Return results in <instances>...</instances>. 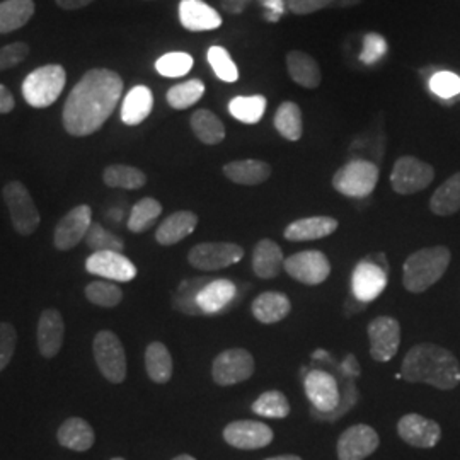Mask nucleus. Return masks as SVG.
<instances>
[{
    "instance_id": "f257e3e1",
    "label": "nucleus",
    "mask_w": 460,
    "mask_h": 460,
    "mask_svg": "<svg viewBox=\"0 0 460 460\" xmlns=\"http://www.w3.org/2000/svg\"><path fill=\"white\" fill-rule=\"evenodd\" d=\"M123 94V79L115 70L93 68L74 85L62 111V123L72 137H89L115 113Z\"/></svg>"
},
{
    "instance_id": "f03ea898",
    "label": "nucleus",
    "mask_w": 460,
    "mask_h": 460,
    "mask_svg": "<svg viewBox=\"0 0 460 460\" xmlns=\"http://www.w3.org/2000/svg\"><path fill=\"white\" fill-rule=\"evenodd\" d=\"M401 377L411 384H428L440 391H450L460 384V363L442 346L421 343L406 353Z\"/></svg>"
},
{
    "instance_id": "7ed1b4c3",
    "label": "nucleus",
    "mask_w": 460,
    "mask_h": 460,
    "mask_svg": "<svg viewBox=\"0 0 460 460\" xmlns=\"http://www.w3.org/2000/svg\"><path fill=\"white\" fill-rule=\"evenodd\" d=\"M452 260L450 249L445 246L425 247L404 261L402 285L411 294H421L442 279Z\"/></svg>"
},
{
    "instance_id": "20e7f679",
    "label": "nucleus",
    "mask_w": 460,
    "mask_h": 460,
    "mask_svg": "<svg viewBox=\"0 0 460 460\" xmlns=\"http://www.w3.org/2000/svg\"><path fill=\"white\" fill-rule=\"evenodd\" d=\"M66 68L58 64L38 66L22 81V98L36 110L49 108L66 87Z\"/></svg>"
},
{
    "instance_id": "39448f33",
    "label": "nucleus",
    "mask_w": 460,
    "mask_h": 460,
    "mask_svg": "<svg viewBox=\"0 0 460 460\" xmlns=\"http://www.w3.org/2000/svg\"><path fill=\"white\" fill-rule=\"evenodd\" d=\"M378 165L367 159H353L332 176V188L348 198L370 197L377 186Z\"/></svg>"
},
{
    "instance_id": "423d86ee",
    "label": "nucleus",
    "mask_w": 460,
    "mask_h": 460,
    "mask_svg": "<svg viewBox=\"0 0 460 460\" xmlns=\"http://www.w3.org/2000/svg\"><path fill=\"white\" fill-rule=\"evenodd\" d=\"M2 197L17 234L22 237L33 235L40 227L41 215L34 205L30 190L21 181L7 182L2 190Z\"/></svg>"
},
{
    "instance_id": "0eeeda50",
    "label": "nucleus",
    "mask_w": 460,
    "mask_h": 460,
    "mask_svg": "<svg viewBox=\"0 0 460 460\" xmlns=\"http://www.w3.org/2000/svg\"><path fill=\"white\" fill-rule=\"evenodd\" d=\"M93 353L102 377L111 384H121L127 378V355L121 340L113 331H99L93 341Z\"/></svg>"
},
{
    "instance_id": "6e6552de",
    "label": "nucleus",
    "mask_w": 460,
    "mask_h": 460,
    "mask_svg": "<svg viewBox=\"0 0 460 460\" xmlns=\"http://www.w3.org/2000/svg\"><path fill=\"white\" fill-rule=\"evenodd\" d=\"M435 180V169L428 163H423L411 155L399 157L391 172V186L399 195H414Z\"/></svg>"
},
{
    "instance_id": "1a4fd4ad",
    "label": "nucleus",
    "mask_w": 460,
    "mask_h": 460,
    "mask_svg": "<svg viewBox=\"0 0 460 460\" xmlns=\"http://www.w3.org/2000/svg\"><path fill=\"white\" fill-rule=\"evenodd\" d=\"M254 374V358L243 348L226 349L215 357L212 377L215 384L229 387L241 384Z\"/></svg>"
},
{
    "instance_id": "9d476101",
    "label": "nucleus",
    "mask_w": 460,
    "mask_h": 460,
    "mask_svg": "<svg viewBox=\"0 0 460 460\" xmlns=\"http://www.w3.org/2000/svg\"><path fill=\"white\" fill-rule=\"evenodd\" d=\"M305 394L309 397L314 410L321 418L328 420L331 414L340 410L341 395L336 378L324 370H311L304 380Z\"/></svg>"
},
{
    "instance_id": "9b49d317",
    "label": "nucleus",
    "mask_w": 460,
    "mask_h": 460,
    "mask_svg": "<svg viewBox=\"0 0 460 460\" xmlns=\"http://www.w3.org/2000/svg\"><path fill=\"white\" fill-rule=\"evenodd\" d=\"M244 258V249L232 243H203L190 251L188 261L199 271H217Z\"/></svg>"
},
{
    "instance_id": "f8f14e48",
    "label": "nucleus",
    "mask_w": 460,
    "mask_h": 460,
    "mask_svg": "<svg viewBox=\"0 0 460 460\" xmlns=\"http://www.w3.org/2000/svg\"><path fill=\"white\" fill-rule=\"evenodd\" d=\"M93 226V210L89 205H77L60 218L53 232V244L58 251H70L81 244Z\"/></svg>"
},
{
    "instance_id": "ddd939ff",
    "label": "nucleus",
    "mask_w": 460,
    "mask_h": 460,
    "mask_svg": "<svg viewBox=\"0 0 460 460\" xmlns=\"http://www.w3.org/2000/svg\"><path fill=\"white\" fill-rule=\"evenodd\" d=\"M283 270L304 285H319L329 279L331 263L321 251H302L287 258Z\"/></svg>"
},
{
    "instance_id": "4468645a",
    "label": "nucleus",
    "mask_w": 460,
    "mask_h": 460,
    "mask_svg": "<svg viewBox=\"0 0 460 460\" xmlns=\"http://www.w3.org/2000/svg\"><path fill=\"white\" fill-rule=\"evenodd\" d=\"M370 355L376 362L393 360L401 345V324L394 317L380 315L368 324Z\"/></svg>"
},
{
    "instance_id": "2eb2a0df",
    "label": "nucleus",
    "mask_w": 460,
    "mask_h": 460,
    "mask_svg": "<svg viewBox=\"0 0 460 460\" xmlns=\"http://www.w3.org/2000/svg\"><path fill=\"white\" fill-rule=\"evenodd\" d=\"M87 273L106 279L108 281H132L137 277V266L123 254L116 251L93 252L85 260Z\"/></svg>"
},
{
    "instance_id": "dca6fc26",
    "label": "nucleus",
    "mask_w": 460,
    "mask_h": 460,
    "mask_svg": "<svg viewBox=\"0 0 460 460\" xmlns=\"http://www.w3.org/2000/svg\"><path fill=\"white\" fill-rule=\"evenodd\" d=\"M380 445L378 433L368 425H353L343 431L338 440V459L365 460L370 457Z\"/></svg>"
},
{
    "instance_id": "f3484780",
    "label": "nucleus",
    "mask_w": 460,
    "mask_h": 460,
    "mask_svg": "<svg viewBox=\"0 0 460 460\" xmlns=\"http://www.w3.org/2000/svg\"><path fill=\"white\" fill-rule=\"evenodd\" d=\"M273 429L261 421H232L224 428V440L239 450H256L273 442Z\"/></svg>"
},
{
    "instance_id": "a211bd4d",
    "label": "nucleus",
    "mask_w": 460,
    "mask_h": 460,
    "mask_svg": "<svg viewBox=\"0 0 460 460\" xmlns=\"http://www.w3.org/2000/svg\"><path fill=\"white\" fill-rule=\"evenodd\" d=\"M397 433L406 444L416 448H431L442 438L440 425L416 412L406 414L399 420Z\"/></svg>"
},
{
    "instance_id": "6ab92c4d",
    "label": "nucleus",
    "mask_w": 460,
    "mask_h": 460,
    "mask_svg": "<svg viewBox=\"0 0 460 460\" xmlns=\"http://www.w3.org/2000/svg\"><path fill=\"white\" fill-rule=\"evenodd\" d=\"M387 287V270L370 260H365L353 271L351 292L357 300L368 304L382 296Z\"/></svg>"
},
{
    "instance_id": "aec40b11",
    "label": "nucleus",
    "mask_w": 460,
    "mask_h": 460,
    "mask_svg": "<svg viewBox=\"0 0 460 460\" xmlns=\"http://www.w3.org/2000/svg\"><path fill=\"white\" fill-rule=\"evenodd\" d=\"M36 340H38L40 355L43 358L49 360L60 353L66 340V321L60 311L45 309L40 314Z\"/></svg>"
},
{
    "instance_id": "412c9836",
    "label": "nucleus",
    "mask_w": 460,
    "mask_h": 460,
    "mask_svg": "<svg viewBox=\"0 0 460 460\" xmlns=\"http://www.w3.org/2000/svg\"><path fill=\"white\" fill-rule=\"evenodd\" d=\"M178 13L182 28L191 33L215 31L224 22L220 13L203 0H181Z\"/></svg>"
},
{
    "instance_id": "4be33fe9",
    "label": "nucleus",
    "mask_w": 460,
    "mask_h": 460,
    "mask_svg": "<svg viewBox=\"0 0 460 460\" xmlns=\"http://www.w3.org/2000/svg\"><path fill=\"white\" fill-rule=\"evenodd\" d=\"M338 220L332 217H307V218H298L292 222L285 229V239L292 243H305V241H317L323 237H328L334 234L338 229Z\"/></svg>"
},
{
    "instance_id": "5701e85b",
    "label": "nucleus",
    "mask_w": 460,
    "mask_h": 460,
    "mask_svg": "<svg viewBox=\"0 0 460 460\" xmlns=\"http://www.w3.org/2000/svg\"><path fill=\"white\" fill-rule=\"evenodd\" d=\"M237 287L230 279H212L208 281L197 296L198 309L203 315H215L222 313L235 298Z\"/></svg>"
},
{
    "instance_id": "b1692460",
    "label": "nucleus",
    "mask_w": 460,
    "mask_h": 460,
    "mask_svg": "<svg viewBox=\"0 0 460 460\" xmlns=\"http://www.w3.org/2000/svg\"><path fill=\"white\" fill-rule=\"evenodd\" d=\"M287 70L294 83L305 87V89H317L323 83V72L321 66L315 62L309 53L292 49L285 57Z\"/></svg>"
},
{
    "instance_id": "393cba45",
    "label": "nucleus",
    "mask_w": 460,
    "mask_h": 460,
    "mask_svg": "<svg viewBox=\"0 0 460 460\" xmlns=\"http://www.w3.org/2000/svg\"><path fill=\"white\" fill-rule=\"evenodd\" d=\"M198 226V215L190 210H180L176 214L169 215L163 224L157 227L155 241L161 246H174L191 235Z\"/></svg>"
},
{
    "instance_id": "a878e982",
    "label": "nucleus",
    "mask_w": 460,
    "mask_h": 460,
    "mask_svg": "<svg viewBox=\"0 0 460 460\" xmlns=\"http://www.w3.org/2000/svg\"><path fill=\"white\" fill-rule=\"evenodd\" d=\"M57 440L68 450L87 452L96 442V433L83 418H68L58 428Z\"/></svg>"
},
{
    "instance_id": "bb28decb",
    "label": "nucleus",
    "mask_w": 460,
    "mask_h": 460,
    "mask_svg": "<svg viewBox=\"0 0 460 460\" xmlns=\"http://www.w3.org/2000/svg\"><path fill=\"white\" fill-rule=\"evenodd\" d=\"M154 110V94L147 85H135L128 91L121 104V121L137 127L147 119Z\"/></svg>"
},
{
    "instance_id": "cd10ccee",
    "label": "nucleus",
    "mask_w": 460,
    "mask_h": 460,
    "mask_svg": "<svg viewBox=\"0 0 460 460\" xmlns=\"http://www.w3.org/2000/svg\"><path fill=\"white\" fill-rule=\"evenodd\" d=\"M285 264V256L281 252V247L270 241H260L252 251V270L260 279H277Z\"/></svg>"
},
{
    "instance_id": "c85d7f7f",
    "label": "nucleus",
    "mask_w": 460,
    "mask_h": 460,
    "mask_svg": "<svg viewBox=\"0 0 460 460\" xmlns=\"http://www.w3.org/2000/svg\"><path fill=\"white\" fill-rule=\"evenodd\" d=\"M224 174L229 181L243 186H256L268 181L271 176V165L258 159H244V161H232L224 165Z\"/></svg>"
},
{
    "instance_id": "c756f323",
    "label": "nucleus",
    "mask_w": 460,
    "mask_h": 460,
    "mask_svg": "<svg viewBox=\"0 0 460 460\" xmlns=\"http://www.w3.org/2000/svg\"><path fill=\"white\" fill-rule=\"evenodd\" d=\"M251 311L260 323L275 324L290 314L292 304L290 298L281 292H264L254 298Z\"/></svg>"
},
{
    "instance_id": "7c9ffc66",
    "label": "nucleus",
    "mask_w": 460,
    "mask_h": 460,
    "mask_svg": "<svg viewBox=\"0 0 460 460\" xmlns=\"http://www.w3.org/2000/svg\"><path fill=\"white\" fill-rule=\"evenodd\" d=\"M33 0H4L0 2V34L14 33L26 26L34 16Z\"/></svg>"
},
{
    "instance_id": "2f4dec72",
    "label": "nucleus",
    "mask_w": 460,
    "mask_h": 460,
    "mask_svg": "<svg viewBox=\"0 0 460 460\" xmlns=\"http://www.w3.org/2000/svg\"><path fill=\"white\" fill-rule=\"evenodd\" d=\"M191 130L205 146H218L226 138V127L210 110H197L190 119Z\"/></svg>"
},
{
    "instance_id": "473e14b6",
    "label": "nucleus",
    "mask_w": 460,
    "mask_h": 460,
    "mask_svg": "<svg viewBox=\"0 0 460 460\" xmlns=\"http://www.w3.org/2000/svg\"><path fill=\"white\" fill-rule=\"evenodd\" d=\"M429 210L438 217H448L460 210V172L450 176L429 198Z\"/></svg>"
},
{
    "instance_id": "72a5a7b5",
    "label": "nucleus",
    "mask_w": 460,
    "mask_h": 460,
    "mask_svg": "<svg viewBox=\"0 0 460 460\" xmlns=\"http://www.w3.org/2000/svg\"><path fill=\"white\" fill-rule=\"evenodd\" d=\"M146 370L152 382L167 384L172 377V357L167 346L161 341H152L146 349Z\"/></svg>"
},
{
    "instance_id": "f704fd0d",
    "label": "nucleus",
    "mask_w": 460,
    "mask_h": 460,
    "mask_svg": "<svg viewBox=\"0 0 460 460\" xmlns=\"http://www.w3.org/2000/svg\"><path fill=\"white\" fill-rule=\"evenodd\" d=\"M273 125L277 132L287 138L288 142H296L302 138L304 133V121H302V110L294 101L281 102L273 118Z\"/></svg>"
},
{
    "instance_id": "c9c22d12",
    "label": "nucleus",
    "mask_w": 460,
    "mask_h": 460,
    "mask_svg": "<svg viewBox=\"0 0 460 460\" xmlns=\"http://www.w3.org/2000/svg\"><path fill=\"white\" fill-rule=\"evenodd\" d=\"M102 181L108 188L140 190L147 184V174L133 165L111 164L102 171Z\"/></svg>"
},
{
    "instance_id": "e433bc0d",
    "label": "nucleus",
    "mask_w": 460,
    "mask_h": 460,
    "mask_svg": "<svg viewBox=\"0 0 460 460\" xmlns=\"http://www.w3.org/2000/svg\"><path fill=\"white\" fill-rule=\"evenodd\" d=\"M163 214V205L155 198H142L133 205L128 217V230L133 234H144L150 229Z\"/></svg>"
},
{
    "instance_id": "4c0bfd02",
    "label": "nucleus",
    "mask_w": 460,
    "mask_h": 460,
    "mask_svg": "<svg viewBox=\"0 0 460 460\" xmlns=\"http://www.w3.org/2000/svg\"><path fill=\"white\" fill-rule=\"evenodd\" d=\"M205 91H207V87H205L203 81H199V79H190V81H186V83L172 85V87L167 91L165 99H167V102H169V106H171L172 110H180V111H182V110H188V108L195 106L198 101L203 98Z\"/></svg>"
},
{
    "instance_id": "58836bf2",
    "label": "nucleus",
    "mask_w": 460,
    "mask_h": 460,
    "mask_svg": "<svg viewBox=\"0 0 460 460\" xmlns=\"http://www.w3.org/2000/svg\"><path fill=\"white\" fill-rule=\"evenodd\" d=\"M266 98L263 96H237L229 102V113L237 121L254 125L264 116Z\"/></svg>"
},
{
    "instance_id": "ea45409f",
    "label": "nucleus",
    "mask_w": 460,
    "mask_h": 460,
    "mask_svg": "<svg viewBox=\"0 0 460 460\" xmlns=\"http://www.w3.org/2000/svg\"><path fill=\"white\" fill-rule=\"evenodd\" d=\"M195 66V60L190 53L186 51H171L165 53L161 58H157L155 62V70L169 79H178L184 77L191 72V68Z\"/></svg>"
},
{
    "instance_id": "a19ab883",
    "label": "nucleus",
    "mask_w": 460,
    "mask_h": 460,
    "mask_svg": "<svg viewBox=\"0 0 460 460\" xmlns=\"http://www.w3.org/2000/svg\"><path fill=\"white\" fill-rule=\"evenodd\" d=\"M208 283L207 279H186L178 287V292L172 298V305L176 311L188 315H203L198 309L197 296L199 290Z\"/></svg>"
},
{
    "instance_id": "79ce46f5",
    "label": "nucleus",
    "mask_w": 460,
    "mask_h": 460,
    "mask_svg": "<svg viewBox=\"0 0 460 460\" xmlns=\"http://www.w3.org/2000/svg\"><path fill=\"white\" fill-rule=\"evenodd\" d=\"M85 296L91 304L98 307L113 309L121 304L123 290L111 281H93L85 287Z\"/></svg>"
},
{
    "instance_id": "37998d69",
    "label": "nucleus",
    "mask_w": 460,
    "mask_h": 460,
    "mask_svg": "<svg viewBox=\"0 0 460 460\" xmlns=\"http://www.w3.org/2000/svg\"><path fill=\"white\" fill-rule=\"evenodd\" d=\"M431 93L445 104H452L460 99V77L448 70H438L429 77Z\"/></svg>"
},
{
    "instance_id": "c03bdc74",
    "label": "nucleus",
    "mask_w": 460,
    "mask_h": 460,
    "mask_svg": "<svg viewBox=\"0 0 460 460\" xmlns=\"http://www.w3.org/2000/svg\"><path fill=\"white\" fill-rule=\"evenodd\" d=\"M251 410L258 416L264 418H287L290 414V402L279 391H270L260 395Z\"/></svg>"
},
{
    "instance_id": "a18cd8bd",
    "label": "nucleus",
    "mask_w": 460,
    "mask_h": 460,
    "mask_svg": "<svg viewBox=\"0 0 460 460\" xmlns=\"http://www.w3.org/2000/svg\"><path fill=\"white\" fill-rule=\"evenodd\" d=\"M207 60L212 66L215 75L224 81L232 84L239 79V70L235 62L230 58V53L224 47H210L207 51Z\"/></svg>"
},
{
    "instance_id": "49530a36",
    "label": "nucleus",
    "mask_w": 460,
    "mask_h": 460,
    "mask_svg": "<svg viewBox=\"0 0 460 460\" xmlns=\"http://www.w3.org/2000/svg\"><path fill=\"white\" fill-rule=\"evenodd\" d=\"M84 241H85V244L93 252H99V251H116V252H121L123 247H125L123 239H119L113 232L104 229L98 222H93V226H91V229L87 232Z\"/></svg>"
},
{
    "instance_id": "de8ad7c7",
    "label": "nucleus",
    "mask_w": 460,
    "mask_h": 460,
    "mask_svg": "<svg viewBox=\"0 0 460 460\" xmlns=\"http://www.w3.org/2000/svg\"><path fill=\"white\" fill-rule=\"evenodd\" d=\"M387 53V41L382 34L368 33L363 38V49L360 62L365 66H376Z\"/></svg>"
},
{
    "instance_id": "09e8293b",
    "label": "nucleus",
    "mask_w": 460,
    "mask_h": 460,
    "mask_svg": "<svg viewBox=\"0 0 460 460\" xmlns=\"http://www.w3.org/2000/svg\"><path fill=\"white\" fill-rule=\"evenodd\" d=\"M17 332L16 328L9 323L0 321V372L11 363L14 351H16Z\"/></svg>"
},
{
    "instance_id": "8fccbe9b",
    "label": "nucleus",
    "mask_w": 460,
    "mask_h": 460,
    "mask_svg": "<svg viewBox=\"0 0 460 460\" xmlns=\"http://www.w3.org/2000/svg\"><path fill=\"white\" fill-rule=\"evenodd\" d=\"M30 55V45L24 41H16L0 49V72L21 66Z\"/></svg>"
},
{
    "instance_id": "3c124183",
    "label": "nucleus",
    "mask_w": 460,
    "mask_h": 460,
    "mask_svg": "<svg viewBox=\"0 0 460 460\" xmlns=\"http://www.w3.org/2000/svg\"><path fill=\"white\" fill-rule=\"evenodd\" d=\"M334 0H287V7L296 16H309L326 7H332Z\"/></svg>"
},
{
    "instance_id": "603ef678",
    "label": "nucleus",
    "mask_w": 460,
    "mask_h": 460,
    "mask_svg": "<svg viewBox=\"0 0 460 460\" xmlns=\"http://www.w3.org/2000/svg\"><path fill=\"white\" fill-rule=\"evenodd\" d=\"M251 2L252 0H220V7H222L224 13L239 16V14H243L246 11L247 5Z\"/></svg>"
},
{
    "instance_id": "864d4df0",
    "label": "nucleus",
    "mask_w": 460,
    "mask_h": 460,
    "mask_svg": "<svg viewBox=\"0 0 460 460\" xmlns=\"http://www.w3.org/2000/svg\"><path fill=\"white\" fill-rule=\"evenodd\" d=\"M16 106V101L14 96L11 94V91L0 84V115H7L14 110Z\"/></svg>"
},
{
    "instance_id": "5fc2aeb1",
    "label": "nucleus",
    "mask_w": 460,
    "mask_h": 460,
    "mask_svg": "<svg viewBox=\"0 0 460 460\" xmlns=\"http://www.w3.org/2000/svg\"><path fill=\"white\" fill-rule=\"evenodd\" d=\"M55 2L64 11H77V9H84V7L91 5L96 0H55Z\"/></svg>"
},
{
    "instance_id": "6e6d98bb",
    "label": "nucleus",
    "mask_w": 460,
    "mask_h": 460,
    "mask_svg": "<svg viewBox=\"0 0 460 460\" xmlns=\"http://www.w3.org/2000/svg\"><path fill=\"white\" fill-rule=\"evenodd\" d=\"M343 368H345L346 372L349 374V376H360V367H358V363H357V360L353 358V355H349L348 358H346V362L343 363Z\"/></svg>"
},
{
    "instance_id": "4d7b16f0",
    "label": "nucleus",
    "mask_w": 460,
    "mask_h": 460,
    "mask_svg": "<svg viewBox=\"0 0 460 460\" xmlns=\"http://www.w3.org/2000/svg\"><path fill=\"white\" fill-rule=\"evenodd\" d=\"M363 0H334V4H332V7H355V5H360Z\"/></svg>"
},
{
    "instance_id": "13d9d810",
    "label": "nucleus",
    "mask_w": 460,
    "mask_h": 460,
    "mask_svg": "<svg viewBox=\"0 0 460 460\" xmlns=\"http://www.w3.org/2000/svg\"><path fill=\"white\" fill-rule=\"evenodd\" d=\"M264 460H302V457H298V456H279V457H271V459H264Z\"/></svg>"
},
{
    "instance_id": "bf43d9fd",
    "label": "nucleus",
    "mask_w": 460,
    "mask_h": 460,
    "mask_svg": "<svg viewBox=\"0 0 460 460\" xmlns=\"http://www.w3.org/2000/svg\"><path fill=\"white\" fill-rule=\"evenodd\" d=\"M172 460H197L193 456H188V454H181V456H178V457H174Z\"/></svg>"
},
{
    "instance_id": "052dcab7",
    "label": "nucleus",
    "mask_w": 460,
    "mask_h": 460,
    "mask_svg": "<svg viewBox=\"0 0 460 460\" xmlns=\"http://www.w3.org/2000/svg\"><path fill=\"white\" fill-rule=\"evenodd\" d=\"M111 460H125V459H123V457H113V459H111Z\"/></svg>"
}]
</instances>
